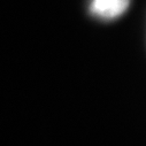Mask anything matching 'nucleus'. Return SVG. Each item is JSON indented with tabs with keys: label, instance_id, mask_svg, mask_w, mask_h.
<instances>
[{
	"label": "nucleus",
	"instance_id": "f257e3e1",
	"mask_svg": "<svg viewBox=\"0 0 146 146\" xmlns=\"http://www.w3.org/2000/svg\"><path fill=\"white\" fill-rule=\"evenodd\" d=\"M130 6V0H91L90 14L101 21H113L122 16Z\"/></svg>",
	"mask_w": 146,
	"mask_h": 146
}]
</instances>
